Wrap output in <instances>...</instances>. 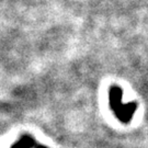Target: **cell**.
Listing matches in <instances>:
<instances>
[{
    "label": "cell",
    "instance_id": "obj_1",
    "mask_svg": "<svg viewBox=\"0 0 148 148\" xmlns=\"http://www.w3.org/2000/svg\"><path fill=\"white\" fill-rule=\"evenodd\" d=\"M122 95L123 91L119 87H111L109 92V101L112 111L115 114V116L123 123H128L131 121L133 115L135 114L137 104L136 102H128V103H122Z\"/></svg>",
    "mask_w": 148,
    "mask_h": 148
},
{
    "label": "cell",
    "instance_id": "obj_2",
    "mask_svg": "<svg viewBox=\"0 0 148 148\" xmlns=\"http://www.w3.org/2000/svg\"><path fill=\"white\" fill-rule=\"evenodd\" d=\"M11 148H47L44 145L38 144L32 137L29 135H23L21 138H19V140L16 144L12 145Z\"/></svg>",
    "mask_w": 148,
    "mask_h": 148
}]
</instances>
